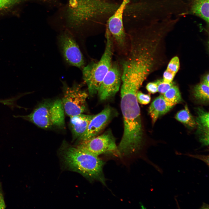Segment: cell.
Returning a JSON list of instances; mask_svg holds the SVG:
<instances>
[{
  "label": "cell",
  "mask_w": 209,
  "mask_h": 209,
  "mask_svg": "<svg viewBox=\"0 0 209 209\" xmlns=\"http://www.w3.org/2000/svg\"><path fill=\"white\" fill-rule=\"evenodd\" d=\"M155 39L144 32L132 37L129 53L122 62L121 89L138 91L153 67L152 44Z\"/></svg>",
  "instance_id": "1"
},
{
  "label": "cell",
  "mask_w": 209,
  "mask_h": 209,
  "mask_svg": "<svg viewBox=\"0 0 209 209\" xmlns=\"http://www.w3.org/2000/svg\"><path fill=\"white\" fill-rule=\"evenodd\" d=\"M179 58L176 56L174 57L170 62L166 70L176 74L179 70Z\"/></svg>",
  "instance_id": "20"
},
{
  "label": "cell",
  "mask_w": 209,
  "mask_h": 209,
  "mask_svg": "<svg viewBox=\"0 0 209 209\" xmlns=\"http://www.w3.org/2000/svg\"><path fill=\"white\" fill-rule=\"evenodd\" d=\"M184 155L189 157L199 159L204 162L208 167L209 157V155H206L200 154H186Z\"/></svg>",
  "instance_id": "22"
},
{
  "label": "cell",
  "mask_w": 209,
  "mask_h": 209,
  "mask_svg": "<svg viewBox=\"0 0 209 209\" xmlns=\"http://www.w3.org/2000/svg\"><path fill=\"white\" fill-rule=\"evenodd\" d=\"M209 0H188V15L197 16L204 21L209 28Z\"/></svg>",
  "instance_id": "14"
},
{
  "label": "cell",
  "mask_w": 209,
  "mask_h": 209,
  "mask_svg": "<svg viewBox=\"0 0 209 209\" xmlns=\"http://www.w3.org/2000/svg\"><path fill=\"white\" fill-rule=\"evenodd\" d=\"M208 74L206 75L203 77L202 83L209 86V78Z\"/></svg>",
  "instance_id": "26"
},
{
  "label": "cell",
  "mask_w": 209,
  "mask_h": 209,
  "mask_svg": "<svg viewBox=\"0 0 209 209\" xmlns=\"http://www.w3.org/2000/svg\"><path fill=\"white\" fill-rule=\"evenodd\" d=\"M155 82L157 85L158 92L163 94L174 84L172 82L167 83L163 81V79L158 80Z\"/></svg>",
  "instance_id": "19"
},
{
  "label": "cell",
  "mask_w": 209,
  "mask_h": 209,
  "mask_svg": "<svg viewBox=\"0 0 209 209\" xmlns=\"http://www.w3.org/2000/svg\"><path fill=\"white\" fill-rule=\"evenodd\" d=\"M175 105L167 101L161 94L152 102L149 109V113L152 122L154 124L160 116L168 112Z\"/></svg>",
  "instance_id": "12"
},
{
  "label": "cell",
  "mask_w": 209,
  "mask_h": 209,
  "mask_svg": "<svg viewBox=\"0 0 209 209\" xmlns=\"http://www.w3.org/2000/svg\"><path fill=\"white\" fill-rule=\"evenodd\" d=\"M197 117L195 120L197 126V132L200 136L209 134V113L202 108L197 109Z\"/></svg>",
  "instance_id": "15"
},
{
  "label": "cell",
  "mask_w": 209,
  "mask_h": 209,
  "mask_svg": "<svg viewBox=\"0 0 209 209\" xmlns=\"http://www.w3.org/2000/svg\"><path fill=\"white\" fill-rule=\"evenodd\" d=\"M84 0H72V2L74 3H78L83 1Z\"/></svg>",
  "instance_id": "28"
},
{
  "label": "cell",
  "mask_w": 209,
  "mask_h": 209,
  "mask_svg": "<svg viewBox=\"0 0 209 209\" xmlns=\"http://www.w3.org/2000/svg\"><path fill=\"white\" fill-rule=\"evenodd\" d=\"M136 98L138 103L142 105L148 104L151 100L149 95L144 94L139 90L136 94Z\"/></svg>",
  "instance_id": "21"
},
{
  "label": "cell",
  "mask_w": 209,
  "mask_h": 209,
  "mask_svg": "<svg viewBox=\"0 0 209 209\" xmlns=\"http://www.w3.org/2000/svg\"><path fill=\"white\" fill-rule=\"evenodd\" d=\"M175 118L178 121L190 127H194L196 125L195 120L190 113L187 105L184 109L176 113Z\"/></svg>",
  "instance_id": "16"
},
{
  "label": "cell",
  "mask_w": 209,
  "mask_h": 209,
  "mask_svg": "<svg viewBox=\"0 0 209 209\" xmlns=\"http://www.w3.org/2000/svg\"><path fill=\"white\" fill-rule=\"evenodd\" d=\"M146 89L151 93L154 94L158 92L157 85L155 82L149 83L146 86Z\"/></svg>",
  "instance_id": "25"
},
{
  "label": "cell",
  "mask_w": 209,
  "mask_h": 209,
  "mask_svg": "<svg viewBox=\"0 0 209 209\" xmlns=\"http://www.w3.org/2000/svg\"><path fill=\"white\" fill-rule=\"evenodd\" d=\"M118 6L104 0H87L70 6L69 19L72 24L79 25L92 19L111 15Z\"/></svg>",
  "instance_id": "5"
},
{
  "label": "cell",
  "mask_w": 209,
  "mask_h": 209,
  "mask_svg": "<svg viewBox=\"0 0 209 209\" xmlns=\"http://www.w3.org/2000/svg\"><path fill=\"white\" fill-rule=\"evenodd\" d=\"M6 207L2 183L0 181V209H5Z\"/></svg>",
  "instance_id": "24"
},
{
  "label": "cell",
  "mask_w": 209,
  "mask_h": 209,
  "mask_svg": "<svg viewBox=\"0 0 209 209\" xmlns=\"http://www.w3.org/2000/svg\"><path fill=\"white\" fill-rule=\"evenodd\" d=\"M200 208L206 209H209V206L208 204L205 203L203 202Z\"/></svg>",
  "instance_id": "27"
},
{
  "label": "cell",
  "mask_w": 209,
  "mask_h": 209,
  "mask_svg": "<svg viewBox=\"0 0 209 209\" xmlns=\"http://www.w3.org/2000/svg\"><path fill=\"white\" fill-rule=\"evenodd\" d=\"M112 111L109 107L95 115L84 133L78 139V143L97 136L104 129L111 118Z\"/></svg>",
  "instance_id": "11"
},
{
  "label": "cell",
  "mask_w": 209,
  "mask_h": 209,
  "mask_svg": "<svg viewBox=\"0 0 209 209\" xmlns=\"http://www.w3.org/2000/svg\"><path fill=\"white\" fill-rule=\"evenodd\" d=\"M175 74L166 70L163 75V80L167 83H170L172 82Z\"/></svg>",
  "instance_id": "23"
},
{
  "label": "cell",
  "mask_w": 209,
  "mask_h": 209,
  "mask_svg": "<svg viewBox=\"0 0 209 209\" xmlns=\"http://www.w3.org/2000/svg\"><path fill=\"white\" fill-rule=\"evenodd\" d=\"M59 43L63 57L70 65L80 68L84 64L82 54L73 38L69 34L61 35Z\"/></svg>",
  "instance_id": "9"
},
{
  "label": "cell",
  "mask_w": 209,
  "mask_h": 209,
  "mask_svg": "<svg viewBox=\"0 0 209 209\" xmlns=\"http://www.w3.org/2000/svg\"><path fill=\"white\" fill-rule=\"evenodd\" d=\"M94 115L82 113L70 117L73 140L78 139L84 133Z\"/></svg>",
  "instance_id": "13"
},
{
  "label": "cell",
  "mask_w": 209,
  "mask_h": 209,
  "mask_svg": "<svg viewBox=\"0 0 209 209\" xmlns=\"http://www.w3.org/2000/svg\"><path fill=\"white\" fill-rule=\"evenodd\" d=\"M65 145L62 148L61 152L62 161L65 167L90 180L97 181L106 185L103 170L105 162L98 156L76 146Z\"/></svg>",
  "instance_id": "2"
},
{
  "label": "cell",
  "mask_w": 209,
  "mask_h": 209,
  "mask_svg": "<svg viewBox=\"0 0 209 209\" xmlns=\"http://www.w3.org/2000/svg\"><path fill=\"white\" fill-rule=\"evenodd\" d=\"M84 151L98 156L105 154L118 153L115 140L110 131L78 143L76 145Z\"/></svg>",
  "instance_id": "7"
},
{
  "label": "cell",
  "mask_w": 209,
  "mask_h": 209,
  "mask_svg": "<svg viewBox=\"0 0 209 209\" xmlns=\"http://www.w3.org/2000/svg\"><path fill=\"white\" fill-rule=\"evenodd\" d=\"M105 36L107 40L106 47L100 59L97 62L91 63L83 70V79L87 86L90 96L97 93L100 85L112 64L113 38L107 28Z\"/></svg>",
  "instance_id": "4"
},
{
  "label": "cell",
  "mask_w": 209,
  "mask_h": 209,
  "mask_svg": "<svg viewBox=\"0 0 209 209\" xmlns=\"http://www.w3.org/2000/svg\"><path fill=\"white\" fill-rule=\"evenodd\" d=\"M121 76V73L118 66L116 63L111 64L98 91L100 100H105L115 95L119 90Z\"/></svg>",
  "instance_id": "8"
},
{
  "label": "cell",
  "mask_w": 209,
  "mask_h": 209,
  "mask_svg": "<svg viewBox=\"0 0 209 209\" xmlns=\"http://www.w3.org/2000/svg\"><path fill=\"white\" fill-rule=\"evenodd\" d=\"M193 94L197 100L203 102L209 101V86L202 82L196 85L194 88Z\"/></svg>",
  "instance_id": "17"
},
{
  "label": "cell",
  "mask_w": 209,
  "mask_h": 209,
  "mask_svg": "<svg viewBox=\"0 0 209 209\" xmlns=\"http://www.w3.org/2000/svg\"><path fill=\"white\" fill-rule=\"evenodd\" d=\"M64 110L62 100H47L39 103L29 114L15 116L44 129L62 128L65 126Z\"/></svg>",
  "instance_id": "3"
},
{
  "label": "cell",
  "mask_w": 209,
  "mask_h": 209,
  "mask_svg": "<svg viewBox=\"0 0 209 209\" xmlns=\"http://www.w3.org/2000/svg\"><path fill=\"white\" fill-rule=\"evenodd\" d=\"M163 95L167 101L175 105L181 102L182 100L180 92L176 86L173 85Z\"/></svg>",
  "instance_id": "18"
},
{
  "label": "cell",
  "mask_w": 209,
  "mask_h": 209,
  "mask_svg": "<svg viewBox=\"0 0 209 209\" xmlns=\"http://www.w3.org/2000/svg\"><path fill=\"white\" fill-rule=\"evenodd\" d=\"M63 95L62 101L64 111L70 117L83 113L86 108L88 95L81 86L74 83L69 87L63 82Z\"/></svg>",
  "instance_id": "6"
},
{
  "label": "cell",
  "mask_w": 209,
  "mask_h": 209,
  "mask_svg": "<svg viewBox=\"0 0 209 209\" xmlns=\"http://www.w3.org/2000/svg\"><path fill=\"white\" fill-rule=\"evenodd\" d=\"M129 0H123L109 17L107 27L119 46L122 48L126 44V35L123 24V15L125 7Z\"/></svg>",
  "instance_id": "10"
}]
</instances>
